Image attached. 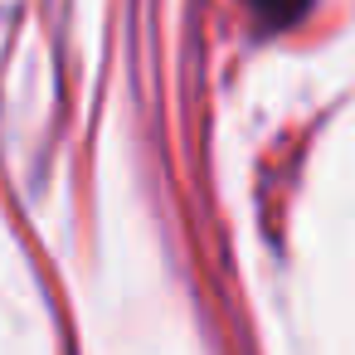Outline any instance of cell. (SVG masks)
I'll list each match as a JSON object with an SVG mask.
<instances>
[{"instance_id": "6da1fadb", "label": "cell", "mask_w": 355, "mask_h": 355, "mask_svg": "<svg viewBox=\"0 0 355 355\" xmlns=\"http://www.w3.org/2000/svg\"><path fill=\"white\" fill-rule=\"evenodd\" d=\"M248 6H253V10H258L268 25H287V20H292V15L306 6V0H248Z\"/></svg>"}]
</instances>
